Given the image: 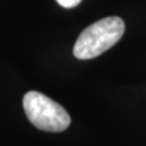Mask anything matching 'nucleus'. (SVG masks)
Masks as SVG:
<instances>
[{
  "instance_id": "nucleus-1",
  "label": "nucleus",
  "mask_w": 146,
  "mask_h": 146,
  "mask_svg": "<svg viewBox=\"0 0 146 146\" xmlns=\"http://www.w3.org/2000/svg\"><path fill=\"white\" fill-rule=\"evenodd\" d=\"M124 28L123 20L116 16L94 22L79 34L73 48V55L78 60L98 57L122 38Z\"/></svg>"
},
{
  "instance_id": "nucleus-3",
  "label": "nucleus",
  "mask_w": 146,
  "mask_h": 146,
  "mask_svg": "<svg viewBox=\"0 0 146 146\" xmlns=\"http://www.w3.org/2000/svg\"><path fill=\"white\" fill-rule=\"evenodd\" d=\"M56 1L60 4L61 6H63V7L71 9V7L77 6V5H78V4L82 1V0H56Z\"/></svg>"
},
{
  "instance_id": "nucleus-2",
  "label": "nucleus",
  "mask_w": 146,
  "mask_h": 146,
  "mask_svg": "<svg viewBox=\"0 0 146 146\" xmlns=\"http://www.w3.org/2000/svg\"><path fill=\"white\" fill-rule=\"evenodd\" d=\"M23 108L29 122L44 131H63L71 123L70 115L60 104L34 90L23 96Z\"/></svg>"
}]
</instances>
